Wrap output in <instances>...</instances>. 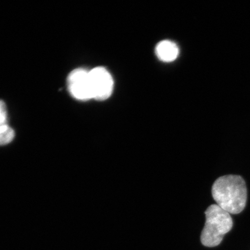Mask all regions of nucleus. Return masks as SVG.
Listing matches in <instances>:
<instances>
[{
	"mask_svg": "<svg viewBox=\"0 0 250 250\" xmlns=\"http://www.w3.org/2000/svg\"><path fill=\"white\" fill-rule=\"evenodd\" d=\"M212 196L217 205L229 214L241 212L248 198L245 181L237 175L219 177L212 187Z\"/></svg>",
	"mask_w": 250,
	"mask_h": 250,
	"instance_id": "f257e3e1",
	"label": "nucleus"
},
{
	"mask_svg": "<svg viewBox=\"0 0 250 250\" xmlns=\"http://www.w3.org/2000/svg\"><path fill=\"white\" fill-rule=\"evenodd\" d=\"M206 223L202 232L203 245L213 248L220 245L225 234L233 227V220L229 212L217 205H212L205 211Z\"/></svg>",
	"mask_w": 250,
	"mask_h": 250,
	"instance_id": "f03ea898",
	"label": "nucleus"
},
{
	"mask_svg": "<svg viewBox=\"0 0 250 250\" xmlns=\"http://www.w3.org/2000/svg\"><path fill=\"white\" fill-rule=\"evenodd\" d=\"M89 79L93 99L103 101L111 96L114 89V81L106 68H93L89 71Z\"/></svg>",
	"mask_w": 250,
	"mask_h": 250,
	"instance_id": "7ed1b4c3",
	"label": "nucleus"
},
{
	"mask_svg": "<svg viewBox=\"0 0 250 250\" xmlns=\"http://www.w3.org/2000/svg\"><path fill=\"white\" fill-rule=\"evenodd\" d=\"M67 87L74 98L81 101L93 99L89 79V71L77 68L71 71L67 80Z\"/></svg>",
	"mask_w": 250,
	"mask_h": 250,
	"instance_id": "20e7f679",
	"label": "nucleus"
},
{
	"mask_svg": "<svg viewBox=\"0 0 250 250\" xmlns=\"http://www.w3.org/2000/svg\"><path fill=\"white\" fill-rule=\"evenodd\" d=\"M156 55L159 59L164 62H171L176 59L179 49L176 43L165 40L158 43L155 49Z\"/></svg>",
	"mask_w": 250,
	"mask_h": 250,
	"instance_id": "39448f33",
	"label": "nucleus"
},
{
	"mask_svg": "<svg viewBox=\"0 0 250 250\" xmlns=\"http://www.w3.org/2000/svg\"><path fill=\"white\" fill-rule=\"evenodd\" d=\"M15 132L8 125L0 127V146L7 145L13 141Z\"/></svg>",
	"mask_w": 250,
	"mask_h": 250,
	"instance_id": "423d86ee",
	"label": "nucleus"
},
{
	"mask_svg": "<svg viewBox=\"0 0 250 250\" xmlns=\"http://www.w3.org/2000/svg\"><path fill=\"white\" fill-rule=\"evenodd\" d=\"M7 124V110L5 103L0 100V127Z\"/></svg>",
	"mask_w": 250,
	"mask_h": 250,
	"instance_id": "0eeeda50",
	"label": "nucleus"
}]
</instances>
